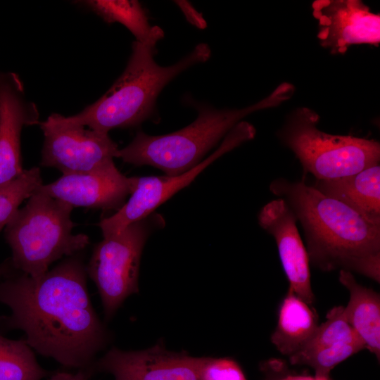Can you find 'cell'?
<instances>
[{
	"mask_svg": "<svg viewBox=\"0 0 380 380\" xmlns=\"http://www.w3.org/2000/svg\"><path fill=\"white\" fill-rule=\"evenodd\" d=\"M206 359L170 351L158 342L141 350L112 348L91 367L111 374L113 380H200Z\"/></svg>",
	"mask_w": 380,
	"mask_h": 380,
	"instance_id": "obj_10",
	"label": "cell"
},
{
	"mask_svg": "<svg viewBox=\"0 0 380 380\" xmlns=\"http://www.w3.org/2000/svg\"><path fill=\"white\" fill-rule=\"evenodd\" d=\"M200 380H246V378L235 360L207 357L201 371Z\"/></svg>",
	"mask_w": 380,
	"mask_h": 380,
	"instance_id": "obj_22",
	"label": "cell"
},
{
	"mask_svg": "<svg viewBox=\"0 0 380 380\" xmlns=\"http://www.w3.org/2000/svg\"><path fill=\"white\" fill-rule=\"evenodd\" d=\"M34 103L25 99L19 76L0 75V185L18 177L24 171L20 153V134L24 126L39 124Z\"/></svg>",
	"mask_w": 380,
	"mask_h": 380,
	"instance_id": "obj_14",
	"label": "cell"
},
{
	"mask_svg": "<svg viewBox=\"0 0 380 380\" xmlns=\"http://www.w3.org/2000/svg\"><path fill=\"white\" fill-rule=\"evenodd\" d=\"M5 272V267H0V278L2 277Z\"/></svg>",
	"mask_w": 380,
	"mask_h": 380,
	"instance_id": "obj_26",
	"label": "cell"
},
{
	"mask_svg": "<svg viewBox=\"0 0 380 380\" xmlns=\"http://www.w3.org/2000/svg\"><path fill=\"white\" fill-rule=\"evenodd\" d=\"M312 186L339 201L366 218L380 223V166L334 179H315Z\"/></svg>",
	"mask_w": 380,
	"mask_h": 380,
	"instance_id": "obj_16",
	"label": "cell"
},
{
	"mask_svg": "<svg viewBox=\"0 0 380 380\" xmlns=\"http://www.w3.org/2000/svg\"><path fill=\"white\" fill-rule=\"evenodd\" d=\"M318 326L315 310L289 289L279 307L277 324L270 340L279 353L290 357L310 340Z\"/></svg>",
	"mask_w": 380,
	"mask_h": 380,
	"instance_id": "obj_18",
	"label": "cell"
},
{
	"mask_svg": "<svg viewBox=\"0 0 380 380\" xmlns=\"http://www.w3.org/2000/svg\"><path fill=\"white\" fill-rule=\"evenodd\" d=\"M47 374L24 338L0 335V380H42Z\"/></svg>",
	"mask_w": 380,
	"mask_h": 380,
	"instance_id": "obj_20",
	"label": "cell"
},
{
	"mask_svg": "<svg viewBox=\"0 0 380 380\" xmlns=\"http://www.w3.org/2000/svg\"><path fill=\"white\" fill-rule=\"evenodd\" d=\"M136 181L137 177L125 176L111 160L89 172L63 175L37 191L72 208L118 210L132 194Z\"/></svg>",
	"mask_w": 380,
	"mask_h": 380,
	"instance_id": "obj_11",
	"label": "cell"
},
{
	"mask_svg": "<svg viewBox=\"0 0 380 380\" xmlns=\"http://www.w3.org/2000/svg\"><path fill=\"white\" fill-rule=\"evenodd\" d=\"M42 184L40 169L34 167L24 170L11 182L0 185V232L5 229L20 204Z\"/></svg>",
	"mask_w": 380,
	"mask_h": 380,
	"instance_id": "obj_21",
	"label": "cell"
},
{
	"mask_svg": "<svg viewBox=\"0 0 380 380\" xmlns=\"http://www.w3.org/2000/svg\"><path fill=\"white\" fill-rule=\"evenodd\" d=\"M163 224V217L153 213L95 245L86 270L96 286L107 321L127 298L139 292L144 246L151 232Z\"/></svg>",
	"mask_w": 380,
	"mask_h": 380,
	"instance_id": "obj_7",
	"label": "cell"
},
{
	"mask_svg": "<svg viewBox=\"0 0 380 380\" xmlns=\"http://www.w3.org/2000/svg\"><path fill=\"white\" fill-rule=\"evenodd\" d=\"M81 4L108 23H121L138 42H146L162 30L158 26H151L145 10L138 1L89 0Z\"/></svg>",
	"mask_w": 380,
	"mask_h": 380,
	"instance_id": "obj_19",
	"label": "cell"
},
{
	"mask_svg": "<svg viewBox=\"0 0 380 380\" xmlns=\"http://www.w3.org/2000/svg\"><path fill=\"white\" fill-rule=\"evenodd\" d=\"M86 265L74 255L34 279L20 272L0 282L8 327L21 330L34 351L68 368L87 369L109 333L90 300Z\"/></svg>",
	"mask_w": 380,
	"mask_h": 380,
	"instance_id": "obj_1",
	"label": "cell"
},
{
	"mask_svg": "<svg viewBox=\"0 0 380 380\" xmlns=\"http://www.w3.org/2000/svg\"><path fill=\"white\" fill-rule=\"evenodd\" d=\"M363 349V342L344 316L343 307L335 306L310 340L289 358L291 365L309 366L315 376L328 378L336 365Z\"/></svg>",
	"mask_w": 380,
	"mask_h": 380,
	"instance_id": "obj_15",
	"label": "cell"
},
{
	"mask_svg": "<svg viewBox=\"0 0 380 380\" xmlns=\"http://www.w3.org/2000/svg\"><path fill=\"white\" fill-rule=\"evenodd\" d=\"M312 15L318 21L317 38L333 54H344L353 44L380 42V15L360 0H316Z\"/></svg>",
	"mask_w": 380,
	"mask_h": 380,
	"instance_id": "obj_12",
	"label": "cell"
},
{
	"mask_svg": "<svg viewBox=\"0 0 380 380\" xmlns=\"http://www.w3.org/2000/svg\"><path fill=\"white\" fill-rule=\"evenodd\" d=\"M319 120L315 111L301 108L280 132L281 139L294 153L305 172L315 179H334L379 165V141L326 133L318 129Z\"/></svg>",
	"mask_w": 380,
	"mask_h": 380,
	"instance_id": "obj_6",
	"label": "cell"
},
{
	"mask_svg": "<svg viewBox=\"0 0 380 380\" xmlns=\"http://www.w3.org/2000/svg\"><path fill=\"white\" fill-rule=\"evenodd\" d=\"M44 140L40 165L55 167L63 175L89 172L113 160L118 145L108 134L83 126L39 122Z\"/></svg>",
	"mask_w": 380,
	"mask_h": 380,
	"instance_id": "obj_9",
	"label": "cell"
},
{
	"mask_svg": "<svg viewBox=\"0 0 380 380\" xmlns=\"http://www.w3.org/2000/svg\"><path fill=\"white\" fill-rule=\"evenodd\" d=\"M291 92V87L284 83L268 97L246 108L217 110L201 106L197 118L177 132L158 136L138 132L127 146L118 150L117 158L137 166L155 167L167 176L180 175L201 162V158L243 118L279 104Z\"/></svg>",
	"mask_w": 380,
	"mask_h": 380,
	"instance_id": "obj_4",
	"label": "cell"
},
{
	"mask_svg": "<svg viewBox=\"0 0 380 380\" xmlns=\"http://www.w3.org/2000/svg\"><path fill=\"white\" fill-rule=\"evenodd\" d=\"M181 8L186 20L193 25L199 29H204L207 26L202 14L198 12L194 7L187 1H175Z\"/></svg>",
	"mask_w": 380,
	"mask_h": 380,
	"instance_id": "obj_23",
	"label": "cell"
},
{
	"mask_svg": "<svg viewBox=\"0 0 380 380\" xmlns=\"http://www.w3.org/2000/svg\"><path fill=\"white\" fill-rule=\"evenodd\" d=\"M270 190L285 200L303 228L314 267L356 272L380 281V223L303 181L274 179Z\"/></svg>",
	"mask_w": 380,
	"mask_h": 380,
	"instance_id": "obj_2",
	"label": "cell"
},
{
	"mask_svg": "<svg viewBox=\"0 0 380 380\" xmlns=\"http://www.w3.org/2000/svg\"><path fill=\"white\" fill-rule=\"evenodd\" d=\"M255 134L253 126L240 122L229 132L218 149L189 170L176 176L137 177L129 200L113 215L100 221L99 225L103 236L117 234L132 223L154 213L160 205L189 185L214 160L243 142L252 139Z\"/></svg>",
	"mask_w": 380,
	"mask_h": 380,
	"instance_id": "obj_8",
	"label": "cell"
},
{
	"mask_svg": "<svg viewBox=\"0 0 380 380\" xmlns=\"http://www.w3.org/2000/svg\"><path fill=\"white\" fill-rule=\"evenodd\" d=\"M163 36L162 30L146 42L135 40L124 72L96 102L77 115L65 117L54 113L47 120L108 134L113 129L137 126L149 118L163 87L184 70L205 62L210 56L208 45L200 43L175 64L160 66L155 61L154 55L156 45Z\"/></svg>",
	"mask_w": 380,
	"mask_h": 380,
	"instance_id": "obj_3",
	"label": "cell"
},
{
	"mask_svg": "<svg viewBox=\"0 0 380 380\" xmlns=\"http://www.w3.org/2000/svg\"><path fill=\"white\" fill-rule=\"evenodd\" d=\"M259 225L276 242L281 263L289 282V289L312 305L315 300L311 286L310 260L297 227V220L281 198L265 205L258 215Z\"/></svg>",
	"mask_w": 380,
	"mask_h": 380,
	"instance_id": "obj_13",
	"label": "cell"
},
{
	"mask_svg": "<svg viewBox=\"0 0 380 380\" xmlns=\"http://www.w3.org/2000/svg\"><path fill=\"white\" fill-rule=\"evenodd\" d=\"M49 380H89L87 375L80 370L77 373L59 372L53 374Z\"/></svg>",
	"mask_w": 380,
	"mask_h": 380,
	"instance_id": "obj_25",
	"label": "cell"
},
{
	"mask_svg": "<svg viewBox=\"0 0 380 380\" xmlns=\"http://www.w3.org/2000/svg\"><path fill=\"white\" fill-rule=\"evenodd\" d=\"M73 208L37 190L19 208L4 229L11 249L13 267L37 279L49 271L58 260L84 250L89 236L72 233Z\"/></svg>",
	"mask_w": 380,
	"mask_h": 380,
	"instance_id": "obj_5",
	"label": "cell"
},
{
	"mask_svg": "<svg viewBox=\"0 0 380 380\" xmlns=\"http://www.w3.org/2000/svg\"><path fill=\"white\" fill-rule=\"evenodd\" d=\"M277 369L279 372V374L276 375L275 373L270 369V371L273 373L271 374V378L267 376V380H331L329 377L325 378V377H317V376H305V375H294L291 374L289 373L283 372L281 369V371H280V363L277 364Z\"/></svg>",
	"mask_w": 380,
	"mask_h": 380,
	"instance_id": "obj_24",
	"label": "cell"
},
{
	"mask_svg": "<svg viewBox=\"0 0 380 380\" xmlns=\"http://www.w3.org/2000/svg\"><path fill=\"white\" fill-rule=\"evenodd\" d=\"M338 280L349 292L343 314L363 342L365 349L380 359V296L370 288L359 284L353 274L340 270Z\"/></svg>",
	"mask_w": 380,
	"mask_h": 380,
	"instance_id": "obj_17",
	"label": "cell"
}]
</instances>
